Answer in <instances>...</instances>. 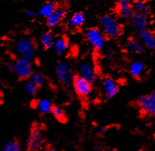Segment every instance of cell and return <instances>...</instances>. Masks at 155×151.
Listing matches in <instances>:
<instances>
[{"label":"cell","mask_w":155,"mask_h":151,"mask_svg":"<svg viewBox=\"0 0 155 151\" xmlns=\"http://www.w3.org/2000/svg\"><path fill=\"white\" fill-rule=\"evenodd\" d=\"M101 31L106 38H116L122 35L123 29L122 24L115 16L104 14L99 18Z\"/></svg>","instance_id":"6da1fadb"},{"label":"cell","mask_w":155,"mask_h":151,"mask_svg":"<svg viewBox=\"0 0 155 151\" xmlns=\"http://www.w3.org/2000/svg\"><path fill=\"white\" fill-rule=\"evenodd\" d=\"M55 76L58 82L62 85L69 86L76 76L74 68L71 63L67 61H60L55 68Z\"/></svg>","instance_id":"7a4b0ae2"},{"label":"cell","mask_w":155,"mask_h":151,"mask_svg":"<svg viewBox=\"0 0 155 151\" xmlns=\"http://www.w3.org/2000/svg\"><path fill=\"white\" fill-rule=\"evenodd\" d=\"M15 49L20 58L31 61L35 56L36 45L35 41L31 38H23L18 41Z\"/></svg>","instance_id":"3957f363"},{"label":"cell","mask_w":155,"mask_h":151,"mask_svg":"<svg viewBox=\"0 0 155 151\" xmlns=\"http://www.w3.org/2000/svg\"><path fill=\"white\" fill-rule=\"evenodd\" d=\"M85 36L96 51H102L106 45V37L98 27H90L85 32Z\"/></svg>","instance_id":"277c9868"},{"label":"cell","mask_w":155,"mask_h":151,"mask_svg":"<svg viewBox=\"0 0 155 151\" xmlns=\"http://www.w3.org/2000/svg\"><path fill=\"white\" fill-rule=\"evenodd\" d=\"M78 75L83 77L91 84H94L98 79V74L95 66L90 60L81 61L77 68Z\"/></svg>","instance_id":"5b68a950"},{"label":"cell","mask_w":155,"mask_h":151,"mask_svg":"<svg viewBox=\"0 0 155 151\" xmlns=\"http://www.w3.org/2000/svg\"><path fill=\"white\" fill-rule=\"evenodd\" d=\"M43 135L41 130L36 125L31 128L27 141V151H38L43 144Z\"/></svg>","instance_id":"8992f818"},{"label":"cell","mask_w":155,"mask_h":151,"mask_svg":"<svg viewBox=\"0 0 155 151\" xmlns=\"http://www.w3.org/2000/svg\"><path fill=\"white\" fill-rule=\"evenodd\" d=\"M138 106L143 114L147 116L155 115V91H153L149 94L141 95L137 100Z\"/></svg>","instance_id":"52a82bcc"},{"label":"cell","mask_w":155,"mask_h":151,"mask_svg":"<svg viewBox=\"0 0 155 151\" xmlns=\"http://www.w3.org/2000/svg\"><path fill=\"white\" fill-rule=\"evenodd\" d=\"M72 85L75 92L81 98H87L92 91V84L78 75L73 79Z\"/></svg>","instance_id":"ba28073f"},{"label":"cell","mask_w":155,"mask_h":151,"mask_svg":"<svg viewBox=\"0 0 155 151\" xmlns=\"http://www.w3.org/2000/svg\"><path fill=\"white\" fill-rule=\"evenodd\" d=\"M13 71L21 79H29L33 72L31 61L25 59L19 58L15 61V65Z\"/></svg>","instance_id":"9c48e42d"},{"label":"cell","mask_w":155,"mask_h":151,"mask_svg":"<svg viewBox=\"0 0 155 151\" xmlns=\"http://www.w3.org/2000/svg\"><path fill=\"white\" fill-rule=\"evenodd\" d=\"M101 89L107 99L115 98L119 92V85L112 77L106 76L102 78Z\"/></svg>","instance_id":"30bf717a"},{"label":"cell","mask_w":155,"mask_h":151,"mask_svg":"<svg viewBox=\"0 0 155 151\" xmlns=\"http://www.w3.org/2000/svg\"><path fill=\"white\" fill-rule=\"evenodd\" d=\"M129 21L137 33L147 29L150 24L148 16L140 15L134 12L132 13L131 16L129 19Z\"/></svg>","instance_id":"8fae6325"},{"label":"cell","mask_w":155,"mask_h":151,"mask_svg":"<svg viewBox=\"0 0 155 151\" xmlns=\"http://www.w3.org/2000/svg\"><path fill=\"white\" fill-rule=\"evenodd\" d=\"M67 9L63 6L57 7L55 11L45 19V24L47 27H48L49 28H54L58 26L67 15Z\"/></svg>","instance_id":"7c38bea8"},{"label":"cell","mask_w":155,"mask_h":151,"mask_svg":"<svg viewBox=\"0 0 155 151\" xmlns=\"http://www.w3.org/2000/svg\"><path fill=\"white\" fill-rule=\"evenodd\" d=\"M116 10L120 19L129 20L134 13L132 2L129 0H120L117 3Z\"/></svg>","instance_id":"4fadbf2b"},{"label":"cell","mask_w":155,"mask_h":151,"mask_svg":"<svg viewBox=\"0 0 155 151\" xmlns=\"http://www.w3.org/2000/svg\"><path fill=\"white\" fill-rule=\"evenodd\" d=\"M124 47L128 53L134 56H142L146 51L144 45L135 38H129L125 43Z\"/></svg>","instance_id":"5bb4252c"},{"label":"cell","mask_w":155,"mask_h":151,"mask_svg":"<svg viewBox=\"0 0 155 151\" xmlns=\"http://www.w3.org/2000/svg\"><path fill=\"white\" fill-rule=\"evenodd\" d=\"M138 40L144 45L145 48L150 50H154L155 48V36L154 32L145 29L137 33Z\"/></svg>","instance_id":"9a60e30c"},{"label":"cell","mask_w":155,"mask_h":151,"mask_svg":"<svg viewBox=\"0 0 155 151\" xmlns=\"http://www.w3.org/2000/svg\"><path fill=\"white\" fill-rule=\"evenodd\" d=\"M85 19V15L83 12H76L67 20V26L69 29H78L83 26Z\"/></svg>","instance_id":"2e32d148"},{"label":"cell","mask_w":155,"mask_h":151,"mask_svg":"<svg viewBox=\"0 0 155 151\" xmlns=\"http://www.w3.org/2000/svg\"><path fill=\"white\" fill-rule=\"evenodd\" d=\"M52 47L57 54L63 55L69 47V41L64 36H59L54 38Z\"/></svg>","instance_id":"e0dca14e"},{"label":"cell","mask_w":155,"mask_h":151,"mask_svg":"<svg viewBox=\"0 0 155 151\" xmlns=\"http://www.w3.org/2000/svg\"><path fill=\"white\" fill-rule=\"evenodd\" d=\"M145 69V63L141 61H134L129 66V72L134 78L140 77Z\"/></svg>","instance_id":"ac0fdd59"},{"label":"cell","mask_w":155,"mask_h":151,"mask_svg":"<svg viewBox=\"0 0 155 151\" xmlns=\"http://www.w3.org/2000/svg\"><path fill=\"white\" fill-rule=\"evenodd\" d=\"M132 7L134 13L148 16L150 12V8L147 2L144 1H134L132 2Z\"/></svg>","instance_id":"d6986e66"},{"label":"cell","mask_w":155,"mask_h":151,"mask_svg":"<svg viewBox=\"0 0 155 151\" xmlns=\"http://www.w3.org/2000/svg\"><path fill=\"white\" fill-rule=\"evenodd\" d=\"M56 4L52 2H47L43 4L38 9V14L44 18H48L51 15L57 8Z\"/></svg>","instance_id":"ffe728a7"},{"label":"cell","mask_w":155,"mask_h":151,"mask_svg":"<svg viewBox=\"0 0 155 151\" xmlns=\"http://www.w3.org/2000/svg\"><path fill=\"white\" fill-rule=\"evenodd\" d=\"M54 40L53 34L51 31H47L43 34L40 38V43L43 49H50L52 47Z\"/></svg>","instance_id":"44dd1931"},{"label":"cell","mask_w":155,"mask_h":151,"mask_svg":"<svg viewBox=\"0 0 155 151\" xmlns=\"http://www.w3.org/2000/svg\"><path fill=\"white\" fill-rule=\"evenodd\" d=\"M29 79V81L37 88L41 87L45 82V77L44 74L40 71L33 72Z\"/></svg>","instance_id":"7402d4cb"},{"label":"cell","mask_w":155,"mask_h":151,"mask_svg":"<svg viewBox=\"0 0 155 151\" xmlns=\"http://www.w3.org/2000/svg\"><path fill=\"white\" fill-rule=\"evenodd\" d=\"M53 107L51 100L49 99H42L37 102V109L40 113L43 114H47L51 113V109Z\"/></svg>","instance_id":"603a6c76"},{"label":"cell","mask_w":155,"mask_h":151,"mask_svg":"<svg viewBox=\"0 0 155 151\" xmlns=\"http://www.w3.org/2000/svg\"><path fill=\"white\" fill-rule=\"evenodd\" d=\"M51 113L52 114V115L55 118V119L57 120L60 121L61 123H64L67 120V115H66V112L64 111V109L61 108L60 107L54 106L53 105V107H52V108L51 109Z\"/></svg>","instance_id":"cb8c5ba5"},{"label":"cell","mask_w":155,"mask_h":151,"mask_svg":"<svg viewBox=\"0 0 155 151\" xmlns=\"http://www.w3.org/2000/svg\"><path fill=\"white\" fill-rule=\"evenodd\" d=\"M0 151H21V146L18 141L11 140L4 144Z\"/></svg>","instance_id":"d4e9b609"},{"label":"cell","mask_w":155,"mask_h":151,"mask_svg":"<svg viewBox=\"0 0 155 151\" xmlns=\"http://www.w3.org/2000/svg\"><path fill=\"white\" fill-rule=\"evenodd\" d=\"M25 88L26 92L30 95H35L38 89L29 80L27 81L25 84Z\"/></svg>","instance_id":"484cf974"},{"label":"cell","mask_w":155,"mask_h":151,"mask_svg":"<svg viewBox=\"0 0 155 151\" xmlns=\"http://www.w3.org/2000/svg\"><path fill=\"white\" fill-rule=\"evenodd\" d=\"M106 56H108V58L113 59L115 56V51L113 49H108L106 52Z\"/></svg>","instance_id":"4316f807"},{"label":"cell","mask_w":155,"mask_h":151,"mask_svg":"<svg viewBox=\"0 0 155 151\" xmlns=\"http://www.w3.org/2000/svg\"><path fill=\"white\" fill-rule=\"evenodd\" d=\"M25 14L27 15L28 17H35L36 16V13L35 12V11H32V10H30V9H27V10L25 11Z\"/></svg>","instance_id":"83f0119b"},{"label":"cell","mask_w":155,"mask_h":151,"mask_svg":"<svg viewBox=\"0 0 155 151\" xmlns=\"http://www.w3.org/2000/svg\"><path fill=\"white\" fill-rule=\"evenodd\" d=\"M107 132H108V127H106V126L99 127L97 129V132L99 134H101H101H105Z\"/></svg>","instance_id":"f1b7e54d"},{"label":"cell","mask_w":155,"mask_h":151,"mask_svg":"<svg viewBox=\"0 0 155 151\" xmlns=\"http://www.w3.org/2000/svg\"><path fill=\"white\" fill-rule=\"evenodd\" d=\"M15 60H11L8 62V67L9 68V70H14V68H15Z\"/></svg>","instance_id":"f546056e"},{"label":"cell","mask_w":155,"mask_h":151,"mask_svg":"<svg viewBox=\"0 0 155 151\" xmlns=\"http://www.w3.org/2000/svg\"><path fill=\"white\" fill-rule=\"evenodd\" d=\"M44 151H58V150H57L56 148L52 147V146H48V147L45 148Z\"/></svg>","instance_id":"4dcf8cb0"},{"label":"cell","mask_w":155,"mask_h":151,"mask_svg":"<svg viewBox=\"0 0 155 151\" xmlns=\"http://www.w3.org/2000/svg\"><path fill=\"white\" fill-rule=\"evenodd\" d=\"M97 151H106V150H97Z\"/></svg>","instance_id":"1f68e13d"},{"label":"cell","mask_w":155,"mask_h":151,"mask_svg":"<svg viewBox=\"0 0 155 151\" xmlns=\"http://www.w3.org/2000/svg\"><path fill=\"white\" fill-rule=\"evenodd\" d=\"M1 82H2V79H0V84H1Z\"/></svg>","instance_id":"d6a6232c"}]
</instances>
